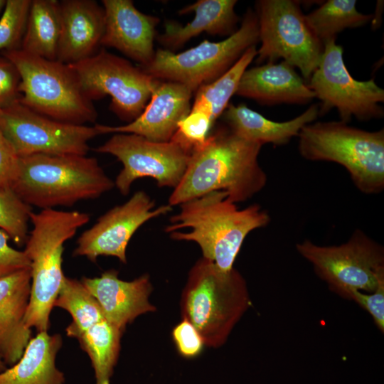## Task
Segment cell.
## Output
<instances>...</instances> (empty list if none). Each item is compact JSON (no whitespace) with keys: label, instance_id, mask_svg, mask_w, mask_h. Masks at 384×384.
<instances>
[{"label":"cell","instance_id":"cell-19","mask_svg":"<svg viewBox=\"0 0 384 384\" xmlns=\"http://www.w3.org/2000/svg\"><path fill=\"white\" fill-rule=\"evenodd\" d=\"M61 28L57 60L74 64L97 53L105 31V12L92 0L60 2Z\"/></svg>","mask_w":384,"mask_h":384},{"label":"cell","instance_id":"cell-3","mask_svg":"<svg viewBox=\"0 0 384 384\" xmlns=\"http://www.w3.org/2000/svg\"><path fill=\"white\" fill-rule=\"evenodd\" d=\"M30 220L33 229L23 252L31 262V286L24 322L38 332L48 331L50 314L65 277L63 245L89 222L90 215L48 208L31 212Z\"/></svg>","mask_w":384,"mask_h":384},{"label":"cell","instance_id":"cell-1","mask_svg":"<svg viewBox=\"0 0 384 384\" xmlns=\"http://www.w3.org/2000/svg\"><path fill=\"white\" fill-rule=\"evenodd\" d=\"M261 147L227 126L212 129L206 142L192 152L169 205H180L216 191L225 192L235 204L250 199L267 183V175L258 162Z\"/></svg>","mask_w":384,"mask_h":384},{"label":"cell","instance_id":"cell-28","mask_svg":"<svg viewBox=\"0 0 384 384\" xmlns=\"http://www.w3.org/2000/svg\"><path fill=\"white\" fill-rule=\"evenodd\" d=\"M355 0H328L305 15L306 21L322 44L346 28L365 26L373 19L372 14L358 11Z\"/></svg>","mask_w":384,"mask_h":384},{"label":"cell","instance_id":"cell-29","mask_svg":"<svg viewBox=\"0 0 384 384\" xmlns=\"http://www.w3.org/2000/svg\"><path fill=\"white\" fill-rule=\"evenodd\" d=\"M54 306L62 308L71 315L73 321L65 331L68 336L75 338L105 318L99 303L82 282L65 276Z\"/></svg>","mask_w":384,"mask_h":384},{"label":"cell","instance_id":"cell-32","mask_svg":"<svg viewBox=\"0 0 384 384\" xmlns=\"http://www.w3.org/2000/svg\"><path fill=\"white\" fill-rule=\"evenodd\" d=\"M213 127L214 124L206 113L191 110L179 122L178 129L171 140L192 154L193 150L206 142Z\"/></svg>","mask_w":384,"mask_h":384},{"label":"cell","instance_id":"cell-21","mask_svg":"<svg viewBox=\"0 0 384 384\" xmlns=\"http://www.w3.org/2000/svg\"><path fill=\"white\" fill-rule=\"evenodd\" d=\"M235 94L264 105H303L315 98L294 68L283 60L246 69Z\"/></svg>","mask_w":384,"mask_h":384},{"label":"cell","instance_id":"cell-8","mask_svg":"<svg viewBox=\"0 0 384 384\" xmlns=\"http://www.w3.org/2000/svg\"><path fill=\"white\" fill-rule=\"evenodd\" d=\"M259 42L257 16L252 9L240 27L218 42L203 41L181 53L158 49L151 62L141 68L151 77L182 84L192 92L225 73L251 46Z\"/></svg>","mask_w":384,"mask_h":384},{"label":"cell","instance_id":"cell-36","mask_svg":"<svg viewBox=\"0 0 384 384\" xmlns=\"http://www.w3.org/2000/svg\"><path fill=\"white\" fill-rule=\"evenodd\" d=\"M174 342L180 354L186 358L196 356L201 351L203 341L195 327L183 319L172 331Z\"/></svg>","mask_w":384,"mask_h":384},{"label":"cell","instance_id":"cell-27","mask_svg":"<svg viewBox=\"0 0 384 384\" xmlns=\"http://www.w3.org/2000/svg\"><path fill=\"white\" fill-rule=\"evenodd\" d=\"M256 56V46H252L225 73L213 82L198 87L191 110L204 112L214 124L228 106L230 98L236 93L243 73Z\"/></svg>","mask_w":384,"mask_h":384},{"label":"cell","instance_id":"cell-12","mask_svg":"<svg viewBox=\"0 0 384 384\" xmlns=\"http://www.w3.org/2000/svg\"><path fill=\"white\" fill-rule=\"evenodd\" d=\"M315 97L320 101L319 115L336 108L341 121L348 123L352 117L369 120L383 117L384 90L374 79L357 80L347 70L343 48L331 38L323 43L318 67L308 83Z\"/></svg>","mask_w":384,"mask_h":384},{"label":"cell","instance_id":"cell-33","mask_svg":"<svg viewBox=\"0 0 384 384\" xmlns=\"http://www.w3.org/2000/svg\"><path fill=\"white\" fill-rule=\"evenodd\" d=\"M21 76L14 63L2 55L0 56V110L19 102Z\"/></svg>","mask_w":384,"mask_h":384},{"label":"cell","instance_id":"cell-4","mask_svg":"<svg viewBox=\"0 0 384 384\" xmlns=\"http://www.w3.org/2000/svg\"><path fill=\"white\" fill-rule=\"evenodd\" d=\"M114 186L95 158L33 154L20 156L12 188L29 206L48 209L98 198Z\"/></svg>","mask_w":384,"mask_h":384},{"label":"cell","instance_id":"cell-15","mask_svg":"<svg viewBox=\"0 0 384 384\" xmlns=\"http://www.w3.org/2000/svg\"><path fill=\"white\" fill-rule=\"evenodd\" d=\"M172 210L167 205L155 208V203L143 191H138L124 203L101 215L77 240L74 256L95 262L99 256H113L127 262L126 250L136 231L151 218Z\"/></svg>","mask_w":384,"mask_h":384},{"label":"cell","instance_id":"cell-24","mask_svg":"<svg viewBox=\"0 0 384 384\" xmlns=\"http://www.w3.org/2000/svg\"><path fill=\"white\" fill-rule=\"evenodd\" d=\"M62 343L60 334L38 332L18 362L0 373V384H63L64 374L55 366Z\"/></svg>","mask_w":384,"mask_h":384},{"label":"cell","instance_id":"cell-5","mask_svg":"<svg viewBox=\"0 0 384 384\" xmlns=\"http://www.w3.org/2000/svg\"><path fill=\"white\" fill-rule=\"evenodd\" d=\"M250 306L246 282L235 269L223 271L204 257L193 266L182 293L181 314L205 345H223Z\"/></svg>","mask_w":384,"mask_h":384},{"label":"cell","instance_id":"cell-11","mask_svg":"<svg viewBox=\"0 0 384 384\" xmlns=\"http://www.w3.org/2000/svg\"><path fill=\"white\" fill-rule=\"evenodd\" d=\"M69 65L87 97L93 100L110 96V110L126 124L142 112L158 80L104 49Z\"/></svg>","mask_w":384,"mask_h":384},{"label":"cell","instance_id":"cell-25","mask_svg":"<svg viewBox=\"0 0 384 384\" xmlns=\"http://www.w3.org/2000/svg\"><path fill=\"white\" fill-rule=\"evenodd\" d=\"M60 28V1L32 0L20 49L31 55L56 60Z\"/></svg>","mask_w":384,"mask_h":384},{"label":"cell","instance_id":"cell-14","mask_svg":"<svg viewBox=\"0 0 384 384\" xmlns=\"http://www.w3.org/2000/svg\"><path fill=\"white\" fill-rule=\"evenodd\" d=\"M0 129L19 156L33 154L87 155L88 142L100 133L96 126L59 122L20 102L0 110Z\"/></svg>","mask_w":384,"mask_h":384},{"label":"cell","instance_id":"cell-17","mask_svg":"<svg viewBox=\"0 0 384 384\" xmlns=\"http://www.w3.org/2000/svg\"><path fill=\"white\" fill-rule=\"evenodd\" d=\"M105 31L101 45L114 48L144 67L153 60L156 16L139 11L131 0H103Z\"/></svg>","mask_w":384,"mask_h":384},{"label":"cell","instance_id":"cell-13","mask_svg":"<svg viewBox=\"0 0 384 384\" xmlns=\"http://www.w3.org/2000/svg\"><path fill=\"white\" fill-rule=\"evenodd\" d=\"M95 151L111 154L122 163L123 167L114 182L124 196L129 193L136 180L143 177L153 178L159 187L175 188L191 156L172 140L156 142L129 133H114Z\"/></svg>","mask_w":384,"mask_h":384},{"label":"cell","instance_id":"cell-16","mask_svg":"<svg viewBox=\"0 0 384 384\" xmlns=\"http://www.w3.org/2000/svg\"><path fill=\"white\" fill-rule=\"evenodd\" d=\"M193 92L185 85L168 80H157L151 97L140 115L120 126L95 124L100 134L129 133L152 142H169L179 122L191 111Z\"/></svg>","mask_w":384,"mask_h":384},{"label":"cell","instance_id":"cell-30","mask_svg":"<svg viewBox=\"0 0 384 384\" xmlns=\"http://www.w3.org/2000/svg\"><path fill=\"white\" fill-rule=\"evenodd\" d=\"M31 207L12 188L0 190V229L18 245H25L28 238V223Z\"/></svg>","mask_w":384,"mask_h":384},{"label":"cell","instance_id":"cell-37","mask_svg":"<svg viewBox=\"0 0 384 384\" xmlns=\"http://www.w3.org/2000/svg\"><path fill=\"white\" fill-rule=\"evenodd\" d=\"M9 236L0 230V279L16 272L31 268V262L23 251L11 247Z\"/></svg>","mask_w":384,"mask_h":384},{"label":"cell","instance_id":"cell-9","mask_svg":"<svg viewBox=\"0 0 384 384\" xmlns=\"http://www.w3.org/2000/svg\"><path fill=\"white\" fill-rule=\"evenodd\" d=\"M259 41L256 62L275 63L282 58L297 68L305 80L319 65L323 44L309 28L299 1L260 0L256 3Z\"/></svg>","mask_w":384,"mask_h":384},{"label":"cell","instance_id":"cell-23","mask_svg":"<svg viewBox=\"0 0 384 384\" xmlns=\"http://www.w3.org/2000/svg\"><path fill=\"white\" fill-rule=\"evenodd\" d=\"M227 127L239 137L264 145L288 144L302 129L319 115V105H311L300 115L285 122L270 120L244 104H229L223 113Z\"/></svg>","mask_w":384,"mask_h":384},{"label":"cell","instance_id":"cell-26","mask_svg":"<svg viewBox=\"0 0 384 384\" xmlns=\"http://www.w3.org/2000/svg\"><path fill=\"white\" fill-rule=\"evenodd\" d=\"M122 333L105 318L76 338L91 360L95 384H110L117 361Z\"/></svg>","mask_w":384,"mask_h":384},{"label":"cell","instance_id":"cell-2","mask_svg":"<svg viewBox=\"0 0 384 384\" xmlns=\"http://www.w3.org/2000/svg\"><path fill=\"white\" fill-rule=\"evenodd\" d=\"M165 231L172 239L193 241L203 257L221 270L230 271L247 235L265 227L267 212L257 204L239 209L223 191H212L180 204Z\"/></svg>","mask_w":384,"mask_h":384},{"label":"cell","instance_id":"cell-18","mask_svg":"<svg viewBox=\"0 0 384 384\" xmlns=\"http://www.w3.org/2000/svg\"><path fill=\"white\" fill-rule=\"evenodd\" d=\"M118 274L109 270L98 277H83L80 282L97 301L106 319L123 332L136 317L156 308L149 302L152 286L148 274L127 282Z\"/></svg>","mask_w":384,"mask_h":384},{"label":"cell","instance_id":"cell-39","mask_svg":"<svg viewBox=\"0 0 384 384\" xmlns=\"http://www.w3.org/2000/svg\"><path fill=\"white\" fill-rule=\"evenodd\" d=\"M6 2V0H0V13L4 10Z\"/></svg>","mask_w":384,"mask_h":384},{"label":"cell","instance_id":"cell-34","mask_svg":"<svg viewBox=\"0 0 384 384\" xmlns=\"http://www.w3.org/2000/svg\"><path fill=\"white\" fill-rule=\"evenodd\" d=\"M341 296L352 299L366 310L373 317L377 327L384 331V280L381 281L376 289L366 294L358 290H348Z\"/></svg>","mask_w":384,"mask_h":384},{"label":"cell","instance_id":"cell-38","mask_svg":"<svg viewBox=\"0 0 384 384\" xmlns=\"http://www.w3.org/2000/svg\"><path fill=\"white\" fill-rule=\"evenodd\" d=\"M7 368V366L4 363L3 358L0 355V373L5 370Z\"/></svg>","mask_w":384,"mask_h":384},{"label":"cell","instance_id":"cell-6","mask_svg":"<svg viewBox=\"0 0 384 384\" xmlns=\"http://www.w3.org/2000/svg\"><path fill=\"white\" fill-rule=\"evenodd\" d=\"M299 152L310 161L337 163L365 194L384 189V129L368 132L339 122L305 125L299 135Z\"/></svg>","mask_w":384,"mask_h":384},{"label":"cell","instance_id":"cell-7","mask_svg":"<svg viewBox=\"0 0 384 384\" xmlns=\"http://www.w3.org/2000/svg\"><path fill=\"white\" fill-rule=\"evenodd\" d=\"M21 76L19 102L50 119L84 125L97 118L94 105L82 92L73 69L57 60H48L19 49L2 52Z\"/></svg>","mask_w":384,"mask_h":384},{"label":"cell","instance_id":"cell-22","mask_svg":"<svg viewBox=\"0 0 384 384\" xmlns=\"http://www.w3.org/2000/svg\"><path fill=\"white\" fill-rule=\"evenodd\" d=\"M236 4L235 0H198L179 11L180 14L194 12L191 21L185 25L166 21L164 32L157 39L165 49L173 51L201 33L228 37L238 28Z\"/></svg>","mask_w":384,"mask_h":384},{"label":"cell","instance_id":"cell-31","mask_svg":"<svg viewBox=\"0 0 384 384\" xmlns=\"http://www.w3.org/2000/svg\"><path fill=\"white\" fill-rule=\"evenodd\" d=\"M31 4V0L6 1L0 18V52L19 49Z\"/></svg>","mask_w":384,"mask_h":384},{"label":"cell","instance_id":"cell-35","mask_svg":"<svg viewBox=\"0 0 384 384\" xmlns=\"http://www.w3.org/2000/svg\"><path fill=\"white\" fill-rule=\"evenodd\" d=\"M19 166V155L0 129V190L12 188Z\"/></svg>","mask_w":384,"mask_h":384},{"label":"cell","instance_id":"cell-10","mask_svg":"<svg viewBox=\"0 0 384 384\" xmlns=\"http://www.w3.org/2000/svg\"><path fill=\"white\" fill-rule=\"evenodd\" d=\"M296 249L340 295L353 289L373 292L384 280L383 247L360 229L339 245L321 246L305 240Z\"/></svg>","mask_w":384,"mask_h":384},{"label":"cell","instance_id":"cell-20","mask_svg":"<svg viewBox=\"0 0 384 384\" xmlns=\"http://www.w3.org/2000/svg\"><path fill=\"white\" fill-rule=\"evenodd\" d=\"M31 268L0 279V355L11 366L31 338L24 322L31 294Z\"/></svg>","mask_w":384,"mask_h":384}]
</instances>
